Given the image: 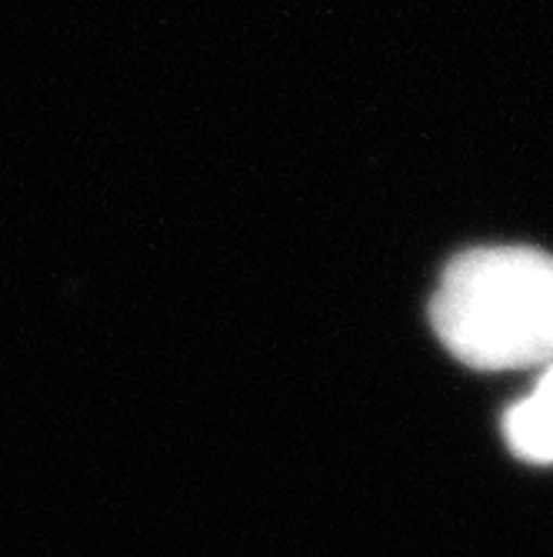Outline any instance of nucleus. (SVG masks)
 Returning a JSON list of instances; mask_svg holds the SVG:
<instances>
[{
    "label": "nucleus",
    "mask_w": 553,
    "mask_h": 557,
    "mask_svg": "<svg viewBox=\"0 0 553 557\" xmlns=\"http://www.w3.org/2000/svg\"><path fill=\"white\" fill-rule=\"evenodd\" d=\"M440 344L477 371L553 364V255L474 247L447 264L430 300Z\"/></svg>",
    "instance_id": "nucleus-1"
},
{
    "label": "nucleus",
    "mask_w": 553,
    "mask_h": 557,
    "mask_svg": "<svg viewBox=\"0 0 553 557\" xmlns=\"http://www.w3.org/2000/svg\"><path fill=\"white\" fill-rule=\"evenodd\" d=\"M511 450L530 465H553V364L543 368L533 391L504 414Z\"/></svg>",
    "instance_id": "nucleus-2"
}]
</instances>
